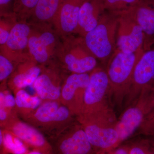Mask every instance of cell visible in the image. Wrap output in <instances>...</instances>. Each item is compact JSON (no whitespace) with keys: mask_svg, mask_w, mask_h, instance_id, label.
Masks as SVG:
<instances>
[{"mask_svg":"<svg viewBox=\"0 0 154 154\" xmlns=\"http://www.w3.org/2000/svg\"><path fill=\"white\" fill-rule=\"evenodd\" d=\"M30 23L31 30L28 50L30 57L38 65L47 66L55 60L60 36L52 24Z\"/></svg>","mask_w":154,"mask_h":154,"instance_id":"5","label":"cell"},{"mask_svg":"<svg viewBox=\"0 0 154 154\" xmlns=\"http://www.w3.org/2000/svg\"><path fill=\"white\" fill-rule=\"evenodd\" d=\"M19 65L2 53H0V81L3 82L13 74Z\"/></svg>","mask_w":154,"mask_h":154,"instance_id":"26","label":"cell"},{"mask_svg":"<svg viewBox=\"0 0 154 154\" xmlns=\"http://www.w3.org/2000/svg\"><path fill=\"white\" fill-rule=\"evenodd\" d=\"M28 119L32 124L45 129H57L59 132L70 125L72 116L69 109L60 101H43Z\"/></svg>","mask_w":154,"mask_h":154,"instance_id":"6","label":"cell"},{"mask_svg":"<svg viewBox=\"0 0 154 154\" xmlns=\"http://www.w3.org/2000/svg\"><path fill=\"white\" fill-rule=\"evenodd\" d=\"M77 118L94 148L107 150L118 144L119 139L116 129L117 120L110 108L82 113Z\"/></svg>","mask_w":154,"mask_h":154,"instance_id":"1","label":"cell"},{"mask_svg":"<svg viewBox=\"0 0 154 154\" xmlns=\"http://www.w3.org/2000/svg\"><path fill=\"white\" fill-rule=\"evenodd\" d=\"M87 0H63L52 22L61 38L74 34L82 6Z\"/></svg>","mask_w":154,"mask_h":154,"instance_id":"16","label":"cell"},{"mask_svg":"<svg viewBox=\"0 0 154 154\" xmlns=\"http://www.w3.org/2000/svg\"><path fill=\"white\" fill-rule=\"evenodd\" d=\"M140 128L143 133L154 136V111L151 112L146 117Z\"/></svg>","mask_w":154,"mask_h":154,"instance_id":"27","label":"cell"},{"mask_svg":"<svg viewBox=\"0 0 154 154\" xmlns=\"http://www.w3.org/2000/svg\"><path fill=\"white\" fill-rule=\"evenodd\" d=\"M88 73H72L64 80L60 102L76 116L83 113L85 92L90 80Z\"/></svg>","mask_w":154,"mask_h":154,"instance_id":"13","label":"cell"},{"mask_svg":"<svg viewBox=\"0 0 154 154\" xmlns=\"http://www.w3.org/2000/svg\"><path fill=\"white\" fill-rule=\"evenodd\" d=\"M63 0H38L29 20L30 23L52 24Z\"/></svg>","mask_w":154,"mask_h":154,"instance_id":"20","label":"cell"},{"mask_svg":"<svg viewBox=\"0 0 154 154\" xmlns=\"http://www.w3.org/2000/svg\"><path fill=\"white\" fill-rule=\"evenodd\" d=\"M116 13L118 14L116 49L131 53L143 48V31L129 10Z\"/></svg>","mask_w":154,"mask_h":154,"instance_id":"8","label":"cell"},{"mask_svg":"<svg viewBox=\"0 0 154 154\" xmlns=\"http://www.w3.org/2000/svg\"><path fill=\"white\" fill-rule=\"evenodd\" d=\"M18 22L14 13L1 16L0 21V45L3 47L5 45L14 25Z\"/></svg>","mask_w":154,"mask_h":154,"instance_id":"24","label":"cell"},{"mask_svg":"<svg viewBox=\"0 0 154 154\" xmlns=\"http://www.w3.org/2000/svg\"><path fill=\"white\" fill-rule=\"evenodd\" d=\"M0 106L5 107L9 110L16 107V103L15 97L12 94L5 92H1L0 93Z\"/></svg>","mask_w":154,"mask_h":154,"instance_id":"28","label":"cell"},{"mask_svg":"<svg viewBox=\"0 0 154 154\" xmlns=\"http://www.w3.org/2000/svg\"><path fill=\"white\" fill-rule=\"evenodd\" d=\"M113 154H114V153H113Z\"/></svg>","mask_w":154,"mask_h":154,"instance_id":"35","label":"cell"},{"mask_svg":"<svg viewBox=\"0 0 154 154\" xmlns=\"http://www.w3.org/2000/svg\"><path fill=\"white\" fill-rule=\"evenodd\" d=\"M26 154H43L41 152L38 151L34 150L33 151L29 152L27 153Z\"/></svg>","mask_w":154,"mask_h":154,"instance_id":"32","label":"cell"},{"mask_svg":"<svg viewBox=\"0 0 154 154\" xmlns=\"http://www.w3.org/2000/svg\"><path fill=\"white\" fill-rule=\"evenodd\" d=\"M38 0H14L13 12L18 21H28Z\"/></svg>","mask_w":154,"mask_h":154,"instance_id":"22","label":"cell"},{"mask_svg":"<svg viewBox=\"0 0 154 154\" xmlns=\"http://www.w3.org/2000/svg\"><path fill=\"white\" fill-rule=\"evenodd\" d=\"M63 71L55 60L43 66L41 74L33 85L36 95L42 101L60 100L65 80Z\"/></svg>","mask_w":154,"mask_h":154,"instance_id":"12","label":"cell"},{"mask_svg":"<svg viewBox=\"0 0 154 154\" xmlns=\"http://www.w3.org/2000/svg\"><path fill=\"white\" fill-rule=\"evenodd\" d=\"M152 92L146 91L141 93L136 103L128 108L117 120L116 129L118 134L119 143L133 134L152 111Z\"/></svg>","mask_w":154,"mask_h":154,"instance_id":"7","label":"cell"},{"mask_svg":"<svg viewBox=\"0 0 154 154\" xmlns=\"http://www.w3.org/2000/svg\"><path fill=\"white\" fill-rule=\"evenodd\" d=\"M154 91V45L145 51L135 68L128 94L131 98Z\"/></svg>","mask_w":154,"mask_h":154,"instance_id":"14","label":"cell"},{"mask_svg":"<svg viewBox=\"0 0 154 154\" xmlns=\"http://www.w3.org/2000/svg\"><path fill=\"white\" fill-rule=\"evenodd\" d=\"M117 25V13L105 11L96 28L83 37L91 52L105 65L116 49Z\"/></svg>","mask_w":154,"mask_h":154,"instance_id":"4","label":"cell"},{"mask_svg":"<svg viewBox=\"0 0 154 154\" xmlns=\"http://www.w3.org/2000/svg\"><path fill=\"white\" fill-rule=\"evenodd\" d=\"M143 48L136 52L125 53L116 49L106 64L110 94L120 103L128 95L133 75L138 61L144 52Z\"/></svg>","mask_w":154,"mask_h":154,"instance_id":"3","label":"cell"},{"mask_svg":"<svg viewBox=\"0 0 154 154\" xmlns=\"http://www.w3.org/2000/svg\"><path fill=\"white\" fill-rule=\"evenodd\" d=\"M74 34L61 38L55 61L63 70L88 73L97 66L98 60L86 45L84 38Z\"/></svg>","mask_w":154,"mask_h":154,"instance_id":"2","label":"cell"},{"mask_svg":"<svg viewBox=\"0 0 154 154\" xmlns=\"http://www.w3.org/2000/svg\"><path fill=\"white\" fill-rule=\"evenodd\" d=\"M42 66L38 65L32 60L19 64L11 75L9 85L12 90L20 89L33 85L42 71Z\"/></svg>","mask_w":154,"mask_h":154,"instance_id":"19","label":"cell"},{"mask_svg":"<svg viewBox=\"0 0 154 154\" xmlns=\"http://www.w3.org/2000/svg\"><path fill=\"white\" fill-rule=\"evenodd\" d=\"M128 10L143 31V49L146 51L154 45V7L140 0Z\"/></svg>","mask_w":154,"mask_h":154,"instance_id":"18","label":"cell"},{"mask_svg":"<svg viewBox=\"0 0 154 154\" xmlns=\"http://www.w3.org/2000/svg\"><path fill=\"white\" fill-rule=\"evenodd\" d=\"M152 148L154 152V143L153 144L152 147Z\"/></svg>","mask_w":154,"mask_h":154,"instance_id":"34","label":"cell"},{"mask_svg":"<svg viewBox=\"0 0 154 154\" xmlns=\"http://www.w3.org/2000/svg\"><path fill=\"white\" fill-rule=\"evenodd\" d=\"M140 0H102L105 11L122 12L128 10Z\"/></svg>","mask_w":154,"mask_h":154,"instance_id":"25","label":"cell"},{"mask_svg":"<svg viewBox=\"0 0 154 154\" xmlns=\"http://www.w3.org/2000/svg\"><path fill=\"white\" fill-rule=\"evenodd\" d=\"M31 30V25L28 21H18L5 45L1 47V53L18 65L31 60L28 50Z\"/></svg>","mask_w":154,"mask_h":154,"instance_id":"11","label":"cell"},{"mask_svg":"<svg viewBox=\"0 0 154 154\" xmlns=\"http://www.w3.org/2000/svg\"><path fill=\"white\" fill-rule=\"evenodd\" d=\"M105 11L102 0H87L80 10L74 34L84 37L94 30Z\"/></svg>","mask_w":154,"mask_h":154,"instance_id":"17","label":"cell"},{"mask_svg":"<svg viewBox=\"0 0 154 154\" xmlns=\"http://www.w3.org/2000/svg\"><path fill=\"white\" fill-rule=\"evenodd\" d=\"M16 107L18 110L29 115L42 104V100L38 96H33L23 89L16 91Z\"/></svg>","mask_w":154,"mask_h":154,"instance_id":"21","label":"cell"},{"mask_svg":"<svg viewBox=\"0 0 154 154\" xmlns=\"http://www.w3.org/2000/svg\"><path fill=\"white\" fill-rule=\"evenodd\" d=\"M94 148L81 125H69L56 135L54 154H94Z\"/></svg>","mask_w":154,"mask_h":154,"instance_id":"10","label":"cell"},{"mask_svg":"<svg viewBox=\"0 0 154 154\" xmlns=\"http://www.w3.org/2000/svg\"><path fill=\"white\" fill-rule=\"evenodd\" d=\"M5 127L15 136L19 138L34 150L43 154L53 153L52 147L44 136L35 127L12 118L5 123Z\"/></svg>","mask_w":154,"mask_h":154,"instance_id":"15","label":"cell"},{"mask_svg":"<svg viewBox=\"0 0 154 154\" xmlns=\"http://www.w3.org/2000/svg\"><path fill=\"white\" fill-rule=\"evenodd\" d=\"M8 110L5 107H0V120L1 123H6L8 120L9 113Z\"/></svg>","mask_w":154,"mask_h":154,"instance_id":"31","label":"cell"},{"mask_svg":"<svg viewBox=\"0 0 154 154\" xmlns=\"http://www.w3.org/2000/svg\"><path fill=\"white\" fill-rule=\"evenodd\" d=\"M14 0H0V15L13 13Z\"/></svg>","mask_w":154,"mask_h":154,"instance_id":"30","label":"cell"},{"mask_svg":"<svg viewBox=\"0 0 154 154\" xmlns=\"http://www.w3.org/2000/svg\"><path fill=\"white\" fill-rule=\"evenodd\" d=\"M9 152L14 154H26L27 150L24 142L8 131L3 134L2 144Z\"/></svg>","mask_w":154,"mask_h":154,"instance_id":"23","label":"cell"},{"mask_svg":"<svg viewBox=\"0 0 154 154\" xmlns=\"http://www.w3.org/2000/svg\"><path fill=\"white\" fill-rule=\"evenodd\" d=\"M152 104L153 106V110L152 111H154V91H153L152 94Z\"/></svg>","mask_w":154,"mask_h":154,"instance_id":"33","label":"cell"},{"mask_svg":"<svg viewBox=\"0 0 154 154\" xmlns=\"http://www.w3.org/2000/svg\"><path fill=\"white\" fill-rule=\"evenodd\" d=\"M128 152V154H154L152 148L145 143L135 145Z\"/></svg>","mask_w":154,"mask_h":154,"instance_id":"29","label":"cell"},{"mask_svg":"<svg viewBox=\"0 0 154 154\" xmlns=\"http://www.w3.org/2000/svg\"><path fill=\"white\" fill-rule=\"evenodd\" d=\"M92 72L85 92L82 113L109 108L107 104V96L110 94V85L106 70L96 68Z\"/></svg>","mask_w":154,"mask_h":154,"instance_id":"9","label":"cell"}]
</instances>
